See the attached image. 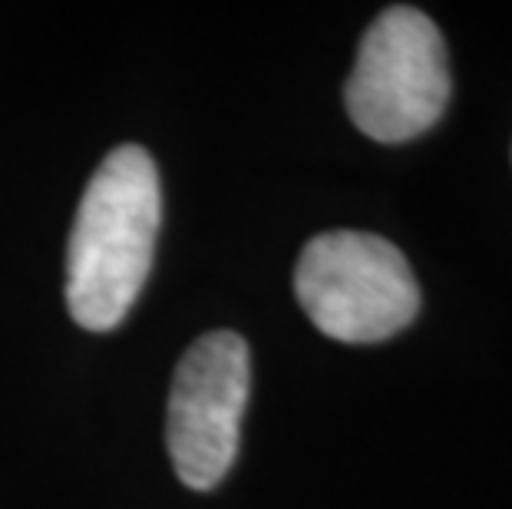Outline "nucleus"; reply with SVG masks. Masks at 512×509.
Segmentation results:
<instances>
[{"mask_svg":"<svg viewBox=\"0 0 512 509\" xmlns=\"http://www.w3.org/2000/svg\"><path fill=\"white\" fill-rule=\"evenodd\" d=\"M162 222L159 169L143 146H116L93 172L67 248V308L86 331H113L143 291Z\"/></svg>","mask_w":512,"mask_h":509,"instance_id":"1","label":"nucleus"},{"mask_svg":"<svg viewBox=\"0 0 512 509\" xmlns=\"http://www.w3.org/2000/svg\"><path fill=\"white\" fill-rule=\"evenodd\" d=\"M294 295L321 334L344 344H377L400 334L420 311V288L403 252L370 232H324L304 245Z\"/></svg>","mask_w":512,"mask_h":509,"instance_id":"2","label":"nucleus"},{"mask_svg":"<svg viewBox=\"0 0 512 509\" xmlns=\"http://www.w3.org/2000/svg\"><path fill=\"white\" fill-rule=\"evenodd\" d=\"M453 80L440 27L417 7H387L357 47L344 103L377 143H407L443 119Z\"/></svg>","mask_w":512,"mask_h":509,"instance_id":"3","label":"nucleus"},{"mask_svg":"<svg viewBox=\"0 0 512 509\" xmlns=\"http://www.w3.org/2000/svg\"><path fill=\"white\" fill-rule=\"evenodd\" d=\"M252 391V354L235 331H209L172 374L166 447L189 490H215L238 457L242 414Z\"/></svg>","mask_w":512,"mask_h":509,"instance_id":"4","label":"nucleus"}]
</instances>
